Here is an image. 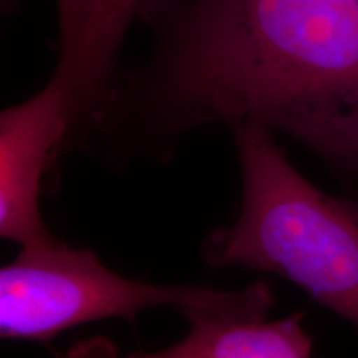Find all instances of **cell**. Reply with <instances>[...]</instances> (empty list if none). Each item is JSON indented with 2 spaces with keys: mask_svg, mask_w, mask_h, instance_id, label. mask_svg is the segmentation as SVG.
<instances>
[{
  "mask_svg": "<svg viewBox=\"0 0 358 358\" xmlns=\"http://www.w3.org/2000/svg\"><path fill=\"white\" fill-rule=\"evenodd\" d=\"M153 29L120 90L143 133L259 123L358 169V0H179Z\"/></svg>",
  "mask_w": 358,
  "mask_h": 358,
  "instance_id": "6da1fadb",
  "label": "cell"
},
{
  "mask_svg": "<svg viewBox=\"0 0 358 358\" xmlns=\"http://www.w3.org/2000/svg\"><path fill=\"white\" fill-rule=\"evenodd\" d=\"M231 129L243 204L232 226L206 241V262L284 277L358 325V206L310 185L264 124Z\"/></svg>",
  "mask_w": 358,
  "mask_h": 358,
  "instance_id": "7a4b0ae2",
  "label": "cell"
},
{
  "mask_svg": "<svg viewBox=\"0 0 358 358\" xmlns=\"http://www.w3.org/2000/svg\"><path fill=\"white\" fill-rule=\"evenodd\" d=\"M159 306L181 313L208 310L264 319L272 292L266 284L224 292L131 280L103 266L92 250L73 249L53 237L22 248L0 271V335L7 340L47 343L90 322L120 317L133 324L136 313Z\"/></svg>",
  "mask_w": 358,
  "mask_h": 358,
  "instance_id": "3957f363",
  "label": "cell"
},
{
  "mask_svg": "<svg viewBox=\"0 0 358 358\" xmlns=\"http://www.w3.org/2000/svg\"><path fill=\"white\" fill-rule=\"evenodd\" d=\"M69 85L53 73L37 95L0 115V234L25 245L47 241L38 196L62 146L78 131Z\"/></svg>",
  "mask_w": 358,
  "mask_h": 358,
  "instance_id": "277c9868",
  "label": "cell"
},
{
  "mask_svg": "<svg viewBox=\"0 0 358 358\" xmlns=\"http://www.w3.org/2000/svg\"><path fill=\"white\" fill-rule=\"evenodd\" d=\"M58 75L73 93L82 129L103 122L113 101L123 40L138 22L155 27L179 0H55Z\"/></svg>",
  "mask_w": 358,
  "mask_h": 358,
  "instance_id": "5b68a950",
  "label": "cell"
},
{
  "mask_svg": "<svg viewBox=\"0 0 358 358\" xmlns=\"http://www.w3.org/2000/svg\"><path fill=\"white\" fill-rule=\"evenodd\" d=\"M182 315L189 320L191 330L181 342L166 350L124 358H312V340L299 313L275 322L208 310H186ZM82 345L90 358H120L105 338Z\"/></svg>",
  "mask_w": 358,
  "mask_h": 358,
  "instance_id": "8992f818",
  "label": "cell"
},
{
  "mask_svg": "<svg viewBox=\"0 0 358 358\" xmlns=\"http://www.w3.org/2000/svg\"><path fill=\"white\" fill-rule=\"evenodd\" d=\"M65 358H90V355L87 353V350H85V347L80 343V345L73 347L71 350L69 352V355H66Z\"/></svg>",
  "mask_w": 358,
  "mask_h": 358,
  "instance_id": "52a82bcc",
  "label": "cell"
},
{
  "mask_svg": "<svg viewBox=\"0 0 358 358\" xmlns=\"http://www.w3.org/2000/svg\"><path fill=\"white\" fill-rule=\"evenodd\" d=\"M3 2V6H7V7H10L12 3H15V0H2Z\"/></svg>",
  "mask_w": 358,
  "mask_h": 358,
  "instance_id": "ba28073f",
  "label": "cell"
}]
</instances>
